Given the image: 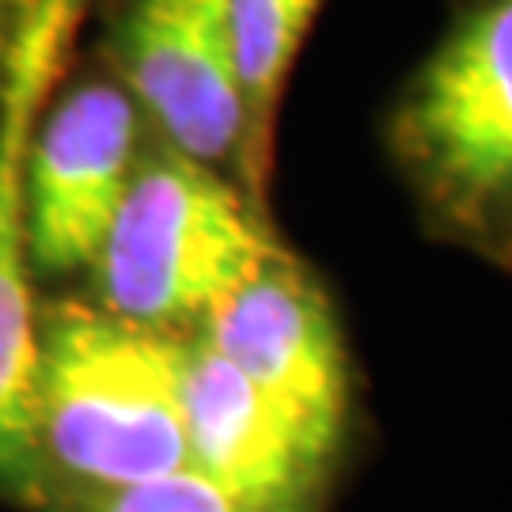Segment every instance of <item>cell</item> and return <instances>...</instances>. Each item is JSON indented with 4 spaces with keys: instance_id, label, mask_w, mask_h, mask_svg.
<instances>
[{
    "instance_id": "3",
    "label": "cell",
    "mask_w": 512,
    "mask_h": 512,
    "mask_svg": "<svg viewBox=\"0 0 512 512\" xmlns=\"http://www.w3.org/2000/svg\"><path fill=\"white\" fill-rule=\"evenodd\" d=\"M92 0H19L0 54V494L31 497L38 456V311L27 251V148Z\"/></svg>"
},
{
    "instance_id": "6",
    "label": "cell",
    "mask_w": 512,
    "mask_h": 512,
    "mask_svg": "<svg viewBox=\"0 0 512 512\" xmlns=\"http://www.w3.org/2000/svg\"><path fill=\"white\" fill-rule=\"evenodd\" d=\"M118 61L126 92L179 156L205 167L243 156L247 107L228 0H133L118 35Z\"/></svg>"
},
{
    "instance_id": "8",
    "label": "cell",
    "mask_w": 512,
    "mask_h": 512,
    "mask_svg": "<svg viewBox=\"0 0 512 512\" xmlns=\"http://www.w3.org/2000/svg\"><path fill=\"white\" fill-rule=\"evenodd\" d=\"M205 342L338 444L349 406L346 349L330 304L277 251L205 315Z\"/></svg>"
},
{
    "instance_id": "2",
    "label": "cell",
    "mask_w": 512,
    "mask_h": 512,
    "mask_svg": "<svg viewBox=\"0 0 512 512\" xmlns=\"http://www.w3.org/2000/svg\"><path fill=\"white\" fill-rule=\"evenodd\" d=\"M274 255L217 167L171 148L137 164L92 270L103 308L164 330L209 315Z\"/></svg>"
},
{
    "instance_id": "9",
    "label": "cell",
    "mask_w": 512,
    "mask_h": 512,
    "mask_svg": "<svg viewBox=\"0 0 512 512\" xmlns=\"http://www.w3.org/2000/svg\"><path fill=\"white\" fill-rule=\"evenodd\" d=\"M323 0H228L232 42H236L239 88L247 107V137L239 171L251 194L266 190L274 164L277 107L285 95V80L293 61L319 16Z\"/></svg>"
},
{
    "instance_id": "4",
    "label": "cell",
    "mask_w": 512,
    "mask_h": 512,
    "mask_svg": "<svg viewBox=\"0 0 512 512\" xmlns=\"http://www.w3.org/2000/svg\"><path fill=\"white\" fill-rule=\"evenodd\" d=\"M399 145L448 209L512 194V0H478L418 76Z\"/></svg>"
},
{
    "instance_id": "1",
    "label": "cell",
    "mask_w": 512,
    "mask_h": 512,
    "mask_svg": "<svg viewBox=\"0 0 512 512\" xmlns=\"http://www.w3.org/2000/svg\"><path fill=\"white\" fill-rule=\"evenodd\" d=\"M183 353L164 330L107 308L61 304L38 319V456L76 497L190 467Z\"/></svg>"
},
{
    "instance_id": "11",
    "label": "cell",
    "mask_w": 512,
    "mask_h": 512,
    "mask_svg": "<svg viewBox=\"0 0 512 512\" xmlns=\"http://www.w3.org/2000/svg\"><path fill=\"white\" fill-rule=\"evenodd\" d=\"M16 8H19V0H0V54H4V46H8V35H12Z\"/></svg>"
},
{
    "instance_id": "10",
    "label": "cell",
    "mask_w": 512,
    "mask_h": 512,
    "mask_svg": "<svg viewBox=\"0 0 512 512\" xmlns=\"http://www.w3.org/2000/svg\"><path fill=\"white\" fill-rule=\"evenodd\" d=\"M65 512H258L247 501L220 490L217 482L198 475L194 467H183L175 475L103 490V494L76 497Z\"/></svg>"
},
{
    "instance_id": "5",
    "label": "cell",
    "mask_w": 512,
    "mask_h": 512,
    "mask_svg": "<svg viewBox=\"0 0 512 512\" xmlns=\"http://www.w3.org/2000/svg\"><path fill=\"white\" fill-rule=\"evenodd\" d=\"M137 103L107 80L42 110L27 148V251L42 274L92 266L137 171Z\"/></svg>"
},
{
    "instance_id": "7",
    "label": "cell",
    "mask_w": 512,
    "mask_h": 512,
    "mask_svg": "<svg viewBox=\"0 0 512 512\" xmlns=\"http://www.w3.org/2000/svg\"><path fill=\"white\" fill-rule=\"evenodd\" d=\"M183 421L190 467L258 512H308L338 448L205 338L183 353Z\"/></svg>"
}]
</instances>
